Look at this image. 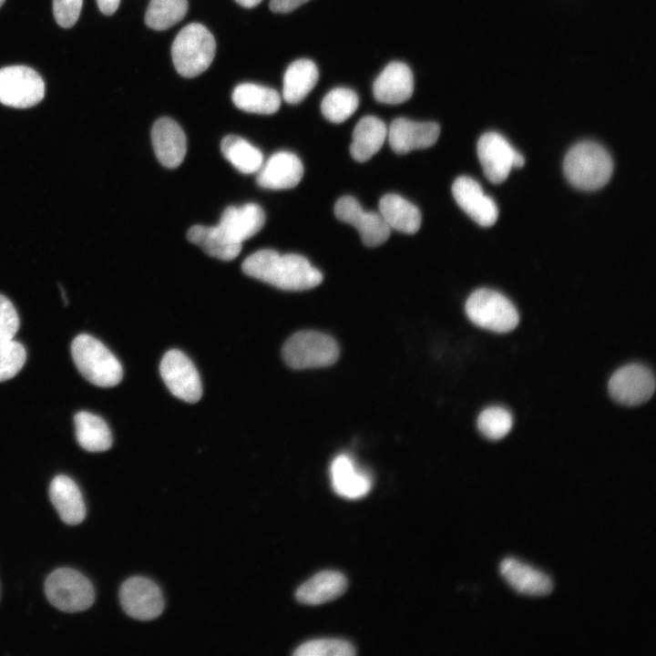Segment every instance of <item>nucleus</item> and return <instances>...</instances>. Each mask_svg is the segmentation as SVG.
Wrapping results in <instances>:
<instances>
[{
    "label": "nucleus",
    "mask_w": 656,
    "mask_h": 656,
    "mask_svg": "<svg viewBox=\"0 0 656 656\" xmlns=\"http://www.w3.org/2000/svg\"><path fill=\"white\" fill-rule=\"evenodd\" d=\"M330 473L334 492L343 498H362L372 488L370 475L357 467L353 458L345 454L338 455L333 460Z\"/></svg>",
    "instance_id": "obj_19"
},
{
    "label": "nucleus",
    "mask_w": 656,
    "mask_h": 656,
    "mask_svg": "<svg viewBox=\"0 0 656 656\" xmlns=\"http://www.w3.org/2000/svg\"><path fill=\"white\" fill-rule=\"evenodd\" d=\"M284 362L293 369L317 368L334 364L340 354L336 341L317 331H301L287 339L282 347Z\"/></svg>",
    "instance_id": "obj_5"
},
{
    "label": "nucleus",
    "mask_w": 656,
    "mask_h": 656,
    "mask_svg": "<svg viewBox=\"0 0 656 656\" xmlns=\"http://www.w3.org/2000/svg\"><path fill=\"white\" fill-rule=\"evenodd\" d=\"M499 571L504 579L518 593L543 596L552 590L553 583L547 574L514 558L504 559Z\"/></svg>",
    "instance_id": "obj_20"
},
{
    "label": "nucleus",
    "mask_w": 656,
    "mask_h": 656,
    "mask_svg": "<svg viewBox=\"0 0 656 656\" xmlns=\"http://www.w3.org/2000/svg\"><path fill=\"white\" fill-rule=\"evenodd\" d=\"M466 313L476 325L497 333L512 331L519 320L516 307L505 295L487 288L470 294Z\"/></svg>",
    "instance_id": "obj_6"
},
{
    "label": "nucleus",
    "mask_w": 656,
    "mask_h": 656,
    "mask_svg": "<svg viewBox=\"0 0 656 656\" xmlns=\"http://www.w3.org/2000/svg\"><path fill=\"white\" fill-rule=\"evenodd\" d=\"M334 214L342 221L355 227L366 246H378L390 236L391 229L379 213L365 211L351 196L340 198L334 205Z\"/></svg>",
    "instance_id": "obj_13"
},
{
    "label": "nucleus",
    "mask_w": 656,
    "mask_h": 656,
    "mask_svg": "<svg viewBox=\"0 0 656 656\" xmlns=\"http://www.w3.org/2000/svg\"><path fill=\"white\" fill-rule=\"evenodd\" d=\"M611 397L624 405H638L648 401L655 390V378L646 366L631 364L617 370L609 381Z\"/></svg>",
    "instance_id": "obj_11"
},
{
    "label": "nucleus",
    "mask_w": 656,
    "mask_h": 656,
    "mask_svg": "<svg viewBox=\"0 0 656 656\" xmlns=\"http://www.w3.org/2000/svg\"><path fill=\"white\" fill-rule=\"evenodd\" d=\"M386 137V126L380 118L374 116L362 118L353 131L352 157L359 162L368 160L382 148Z\"/></svg>",
    "instance_id": "obj_26"
},
{
    "label": "nucleus",
    "mask_w": 656,
    "mask_h": 656,
    "mask_svg": "<svg viewBox=\"0 0 656 656\" xmlns=\"http://www.w3.org/2000/svg\"><path fill=\"white\" fill-rule=\"evenodd\" d=\"M265 222L263 210L256 203L241 207L231 206L224 210L219 226L232 240L242 243L258 233Z\"/></svg>",
    "instance_id": "obj_21"
},
{
    "label": "nucleus",
    "mask_w": 656,
    "mask_h": 656,
    "mask_svg": "<svg viewBox=\"0 0 656 656\" xmlns=\"http://www.w3.org/2000/svg\"><path fill=\"white\" fill-rule=\"evenodd\" d=\"M45 97V82L33 68L9 66L0 68V103L27 108L38 104Z\"/></svg>",
    "instance_id": "obj_8"
},
{
    "label": "nucleus",
    "mask_w": 656,
    "mask_h": 656,
    "mask_svg": "<svg viewBox=\"0 0 656 656\" xmlns=\"http://www.w3.org/2000/svg\"><path fill=\"white\" fill-rule=\"evenodd\" d=\"M563 170L569 182L582 190H595L610 180L613 162L609 152L593 141L574 145L566 154Z\"/></svg>",
    "instance_id": "obj_2"
},
{
    "label": "nucleus",
    "mask_w": 656,
    "mask_h": 656,
    "mask_svg": "<svg viewBox=\"0 0 656 656\" xmlns=\"http://www.w3.org/2000/svg\"><path fill=\"white\" fill-rule=\"evenodd\" d=\"M414 77L410 67L400 61L389 63L373 86L374 98L384 104H400L411 97Z\"/></svg>",
    "instance_id": "obj_18"
},
{
    "label": "nucleus",
    "mask_w": 656,
    "mask_h": 656,
    "mask_svg": "<svg viewBox=\"0 0 656 656\" xmlns=\"http://www.w3.org/2000/svg\"><path fill=\"white\" fill-rule=\"evenodd\" d=\"M120 0H97L101 13L107 15H113L118 8Z\"/></svg>",
    "instance_id": "obj_39"
},
{
    "label": "nucleus",
    "mask_w": 656,
    "mask_h": 656,
    "mask_svg": "<svg viewBox=\"0 0 656 656\" xmlns=\"http://www.w3.org/2000/svg\"><path fill=\"white\" fill-rule=\"evenodd\" d=\"M220 150L224 158L244 174L257 173L264 162L259 149L236 135L224 137L220 142Z\"/></svg>",
    "instance_id": "obj_30"
},
{
    "label": "nucleus",
    "mask_w": 656,
    "mask_h": 656,
    "mask_svg": "<svg viewBox=\"0 0 656 656\" xmlns=\"http://www.w3.org/2000/svg\"><path fill=\"white\" fill-rule=\"evenodd\" d=\"M49 497L60 518L68 525H77L86 517V506L77 485L70 477L58 475L49 487Z\"/></svg>",
    "instance_id": "obj_22"
},
{
    "label": "nucleus",
    "mask_w": 656,
    "mask_h": 656,
    "mask_svg": "<svg viewBox=\"0 0 656 656\" xmlns=\"http://www.w3.org/2000/svg\"><path fill=\"white\" fill-rule=\"evenodd\" d=\"M19 328V317L11 301L0 294V343L14 339Z\"/></svg>",
    "instance_id": "obj_36"
},
{
    "label": "nucleus",
    "mask_w": 656,
    "mask_h": 656,
    "mask_svg": "<svg viewBox=\"0 0 656 656\" xmlns=\"http://www.w3.org/2000/svg\"><path fill=\"white\" fill-rule=\"evenodd\" d=\"M187 239L210 256L222 261L235 259L241 251V243L229 237L219 225H194L188 231Z\"/></svg>",
    "instance_id": "obj_25"
},
{
    "label": "nucleus",
    "mask_w": 656,
    "mask_h": 656,
    "mask_svg": "<svg viewBox=\"0 0 656 656\" xmlns=\"http://www.w3.org/2000/svg\"><path fill=\"white\" fill-rule=\"evenodd\" d=\"M378 207L379 214L390 229L407 234H414L420 229V210L402 196L385 194L381 198Z\"/></svg>",
    "instance_id": "obj_24"
},
{
    "label": "nucleus",
    "mask_w": 656,
    "mask_h": 656,
    "mask_svg": "<svg viewBox=\"0 0 656 656\" xmlns=\"http://www.w3.org/2000/svg\"><path fill=\"white\" fill-rule=\"evenodd\" d=\"M5 0H0V7L3 5Z\"/></svg>",
    "instance_id": "obj_41"
},
{
    "label": "nucleus",
    "mask_w": 656,
    "mask_h": 656,
    "mask_svg": "<svg viewBox=\"0 0 656 656\" xmlns=\"http://www.w3.org/2000/svg\"><path fill=\"white\" fill-rule=\"evenodd\" d=\"M45 592L56 608L77 612L88 609L94 602L95 592L91 582L79 571L60 568L46 578Z\"/></svg>",
    "instance_id": "obj_7"
},
{
    "label": "nucleus",
    "mask_w": 656,
    "mask_h": 656,
    "mask_svg": "<svg viewBox=\"0 0 656 656\" xmlns=\"http://www.w3.org/2000/svg\"><path fill=\"white\" fill-rule=\"evenodd\" d=\"M303 176L300 159L289 151L272 154L257 172V183L269 190L292 189L299 184Z\"/></svg>",
    "instance_id": "obj_16"
},
{
    "label": "nucleus",
    "mask_w": 656,
    "mask_h": 656,
    "mask_svg": "<svg viewBox=\"0 0 656 656\" xmlns=\"http://www.w3.org/2000/svg\"><path fill=\"white\" fill-rule=\"evenodd\" d=\"M296 656H352L355 649L345 640L325 638L308 641L293 652Z\"/></svg>",
    "instance_id": "obj_34"
},
{
    "label": "nucleus",
    "mask_w": 656,
    "mask_h": 656,
    "mask_svg": "<svg viewBox=\"0 0 656 656\" xmlns=\"http://www.w3.org/2000/svg\"><path fill=\"white\" fill-rule=\"evenodd\" d=\"M119 600L125 612L140 620H153L159 617L164 609L159 588L144 577L128 579L120 587Z\"/></svg>",
    "instance_id": "obj_12"
},
{
    "label": "nucleus",
    "mask_w": 656,
    "mask_h": 656,
    "mask_svg": "<svg viewBox=\"0 0 656 656\" xmlns=\"http://www.w3.org/2000/svg\"><path fill=\"white\" fill-rule=\"evenodd\" d=\"M156 157L166 168L179 167L187 152V139L180 126L169 118H159L151 129Z\"/></svg>",
    "instance_id": "obj_17"
},
{
    "label": "nucleus",
    "mask_w": 656,
    "mask_h": 656,
    "mask_svg": "<svg viewBox=\"0 0 656 656\" xmlns=\"http://www.w3.org/2000/svg\"><path fill=\"white\" fill-rule=\"evenodd\" d=\"M358 105L359 98L354 90L336 87L325 95L321 104V110L325 118L338 124L351 117Z\"/></svg>",
    "instance_id": "obj_32"
},
{
    "label": "nucleus",
    "mask_w": 656,
    "mask_h": 656,
    "mask_svg": "<svg viewBox=\"0 0 656 656\" xmlns=\"http://www.w3.org/2000/svg\"><path fill=\"white\" fill-rule=\"evenodd\" d=\"M215 52L214 36L199 23L184 26L171 46L174 67L184 77H194L203 73L213 61Z\"/></svg>",
    "instance_id": "obj_4"
},
{
    "label": "nucleus",
    "mask_w": 656,
    "mask_h": 656,
    "mask_svg": "<svg viewBox=\"0 0 656 656\" xmlns=\"http://www.w3.org/2000/svg\"><path fill=\"white\" fill-rule=\"evenodd\" d=\"M347 588L343 574L335 570H323L313 575L296 590L295 597L301 603L319 605L340 597Z\"/></svg>",
    "instance_id": "obj_23"
},
{
    "label": "nucleus",
    "mask_w": 656,
    "mask_h": 656,
    "mask_svg": "<svg viewBox=\"0 0 656 656\" xmlns=\"http://www.w3.org/2000/svg\"><path fill=\"white\" fill-rule=\"evenodd\" d=\"M160 375L173 395L195 403L202 395L199 373L190 359L179 350L167 352L159 365Z\"/></svg>",
    "instance_id": "obj_10"
},
{
    "label": "nucleus",
    "mask_w": 656,
    "mask_h": 656,
    "mask_svg": "<svg viewBox=\"0 0 656 656\" xmlns=\"http://www.w3.org/2000/svg\"><path fill=\"white\" fill-rule=\"evenodd\" d=\"M452 193L457 205L478 225L489 227L497 221V204L476 179L458 177L453 183Z\"/></svg>",
    "instance_id": "obj_14"
},
{
    "label": "nucleus",
    "mask_w": 656,
    "mask_h": 656,
    "mask_svg": "<svg viewBox=\"0 0 656 656\" xmlns=\"http://www.w3.org/2000/svg\"><path fill=\"white\" fill-rule=\"evenodd\" d=\"M78 444L89 452H102L112 445V435L107 423L89 412H78L74 417Z\"/></svg>",
    "instance_id": "obj_29"
},
{
    "label": "nucleus",
    "mask_w": 656,
    "mask_h": 656,
    "mask_svg": "<svg viewBox=\"0 0 656 656\" xmlns=\"http://www.w3.org/2000/svg\"><path fill=\"white\" fill-rule=\"evenodd\" d=\"M262 0H235L240 5L251 8L258 5Z\"/></svg>",
    "instance_id": "obj_40"
},
{
    "label": "nucleus",
    "mask_w": 656,
    "mask_h": 656,
    "mask_svg": "<svg viewBox=\"0 0 656 656\" xmlns=\"http://www.w3.org/2000/svg\"><path fill=\"white\" fill-rule=\"evenodd\" d=\"M71 354L77 368L91 384L111 387L121 381L123 369L119 361L93 336L77 335L72 342Z\"/></svg>",
    "instance_id": "obj_3"
},
{
    "label": "nucleus",
    "mask_w": 656,
    "mask_h": 656,
    "mask_svg": "<svg viewBox=\"0 0 656 656\" xmlns=\"http://www.w3.org/2000/svg\"><path fill=\"white\" fill-rule=\"evenodd\" d=\"M26 360L25 347L14 339L0 343V382L11 379Z\"/></svg>",
    "instance_id": "obj_35"
},
{
    "label": "nucleus",
    "mask_w": 656,
    "mask_h": 656,
    "mask_svg": "<svg viewBox=\"0 0 656 656\" xmlns=\"http://www.w3.org/2000/svg\"><path fill=\"white\" fill-rule=\"evenodd\" d=\"M319 78L316 65L310 59L293 61L283 76L282 97L289 104H298L315 87Z\"/></svg>",
    "instance_id": "obj_27"
},
{
    "label": "nucleus",
    "mask_w": 656,
    "mask_h": 656,
    "mask_svg": "<svg viewBox=\"0 0 656 656\" xmlns=\"http://www.w3.org/2000/svg\"><path fill=\"white\" fill-rule=\"evenodd\" d=\"M83 0H53V13L57 25L73 26L80 15Z\"/></svg>",
    "instance_id": "obj_37"
},
{
    "label": "nucleus",
    "mask_w": 656,
    "mask_h": 656,
    "mask_svg": "<svg viewBox=\"0 0 656 656\" xmlns=\"http://www.w3.org/2000/svg\"><path fill=\"white\" fill-rule=\"evenodd\" d=\"M511 414L500 406H491L481 412L477 418V427L486 437L497 440L508 434L512 427Z\"/></svg>",
    "instance_id": "obj_33"
},
{
    "label": "nucleus",
    "mask_w": 656,
    "mask_h": 656,
    "mask_svg": "<svg viewBox=\"0 0 656 656\" xmlns=\"http://www.w3.org/2000/svg\"><path fill=\"white\" fill-rule=\"evenodd\" d=\"M232 101L243 111L263 115L275 113L281 106V97L275 89L253 83L238 85L232 92Z\"/></svg>",
    "instance_id": "obj_28"
},
{
    "label": "nucleus",
    "mask_w": 656,
    "mask_h": 656,
    "mask_svg": "<svg viewBox=\"0 0 656 656\" xmlns=\"http://www.w3.org/2000/svg\"><path fill=\"white\" fill-rule=\"evenodd\" d=\"M245 274L286 291H303L323 282V274L300 254H280L264 249L248 256L242 262Z\"/></svg>",
    "instance_id": "obj_1"
},
{
    "label": "nucleus",
    "mask_w": 656,
    "mask_h": 656,
    "mask_svg": "<svg viewBox=\"0 0 656 656\" xmlns=\"http://www.w3.org/2000/svg\"><path fill=\"white\" fill-rule=\"evenodd\" d=\"M439 134L440 127L436 122L413 121L405 118L394 119L387 129L389 144L398 154L429 148L436 142Z\"/></svg>",
    "instance_id": "obj_15"
},
{
    "label": "nucleus",
    "mask_w": 656,
    "mask_h": 656,
    "mask_svg": "<svg viewBox=\"0 0 656 656\" xmlns=\"http://www.w3.org/2000/svg\"><path fill=\"white\" fill-rule=\"evenodd\" d=\"M188 12V0H150L145 14L146 25L165 30L179 23Z\"/></svg>",
    "instance_id": "obj_31"
},
{
    "label": "nucleus",
    "mask_w": 656,
    "mask_h": 656,
    "mask_svg": "<svg viewBox=\"0 0 656 656\" xmlns=\"http://www.w3.org/2000/svg\"><path fill=\"white\" fill-rule=\"evenodd\" d=\"M309 0H271L270 8L274 13H289Z\"/></svg>",
    "instance_id": "obj_38"
},
{
    "label": "nucleus",
    "mask_w": 656,
    "mask_h": 656,
    "mask_svg": "<svg viewBox=\"0 0 656 656\" xmlns=\"http://www.w3.org/2000/svg\"><path fill=\"white\" fill-rule=\"evenodd\" d=\"M477 151L486 178L492 183H501L513 168H521L525 159L499 133H484L478 139Z\"/></svg>",
    "instance_id": "obj_9"
}]
</instances>
